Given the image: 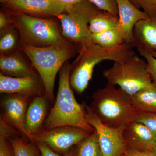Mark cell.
<instances>
[{"mask_svg": "<svg viewBox=\"0 0 156 156\" xmlns=\"http://www.w3.org/2000/svg\"><path fill=\"white\" fill-rule=\"evenodd\" d=\"M1 73L8 76L24 77L39 75L25 53L21 50L0 55Z\"/></svg>", "mask_w": 156, "mask_h": 156, "instance_id": "cell-16", "label": "cell"}, {"mask_svg": "<svg viewBox=\"0 0 156 156\" xmlns=\"http://www.w3.org/2000/svg\"><path fill=\"white\" fill-rule=\"evenodd\" d=\"M131 45L124 42L112 48H104L94 44L91 48H81L76 58L71 64L69 83L73 91L81 95L92 79L95 66L104 60L123 62L136 54Z\"/></svg>", "mask_w": 156, "mask_h": 156, "instance_id": "cell-3", "label": "cell"}, {"mask_svg": "<svg viewBox=\"0 0 156 156\" xmlns=\"http://www.w3.org/2000/svg\"><path fill=\"white\" fill-rule=\"evenodd\" d=\"M128 156L127 155V154H126V152H125V153H124L122 154V155H121V156Z\"/></svg>", "mask_w": 156, "mask_h": 156, "instance_id": "cell-36", "label": "cell"}, {"mask_svg": "<svg viewBox=\"0 0 156 156\" xmlns=\"http://www.w3.org/2000/svg\"><path fill=\"white\" fill-rule=\"evenodd\" d=\"M71 69V64L67 61L59 70V85L56 100L45 120L44 129L73 126L92 133L94 128L85 118L86 104L78 103L70 85Z\"/></svg>", "mask_w": 156, "mask_h": 156, "instance_id": "cell-1", "label": "cell"}, {"mask_svg": "<svg viewBox=\"0 0 156 156\" xmlns=\"http://www.w3.org/2000/svg\"><path fill=\"white\" fill-rule=\"evenodd\" d=\"M119 11L117 29L123 37L124 42L133 47V30L137 23L147 19L149 16L142 10L137 9L130 0H116Z\"/></svg>", "mask_w": 156, "mask_h": 156, "instance_id": "cell-13", "label": "cell"}, {"mask_svg": "<svg viewBox=\"0 0 156 156\" xmlns=\"http://www.w3.org/2000/svg\"><path fill=\"white\" fill-rule=\"evenodd\" d=\"M9 1L10 0H0V2H1V3H2V5H5V4L8 3Z\"/></svg>", "mask_w": 156, "mask_h": 156, "instance_id": "cell-34", "label": "cell"}, {"mask_svg": "<svg viewBox=\"0 0 156 156\" xmlns=\"http://www.w3.org/2000/svg\"><path fill=\"white\" fill-rule=\"evenodd\" d=\"M150 53L154 58H156V51H153V52H151Z\"/></svg>", "mask_w": 156, "mask_h": 156, "instance_id": "cell-35", "label": "cell"}, {"mask_svg": "<svg viewBox=\"0 0 156 156\" xmlns=\"http://www.w3.org/2000/svg\"><path fill=\"white\" fill-rule=\"evenodd\" d=\"M101 10L88 0L66 6L63 13L57 17L65 39L74 43L81 48H89L94 44L89 30L92 17Z\"/></svg>", "mask_w": 156, "mask_h": 156, "instance_id": "cell-6", "label": "cell"}, {"mask_svg": "<svg viewBox=\"0 0 156 156\" xmlns=\"http://www.w3.org/2000/svg\"><path fill=\"white\" fill-rule=\"evenodd\" d=\"M74 156H103L96 131L74 147Z\"/></svg>", "mask_w": 156, "mask_h": 156, "instance_id": "cell-22", "label": "cell"}, {"mask_svg": "<svg viewBox=\"0 0 156 156\" xmlns=\"http://www.w3.org/2000/svg\"><path fill=\"white\" fill-rule=\"evenodd\" d=\"M36 144L38 147L41 156H74V147H73L71 150L65 155H60L52 151L43 143H37Z\"/></svg>", "mask_w": 156, "mask_h": 156, "instance_id": "cell-29", "label": "cell"}, {"mask_svg": "<svg viewBox=\"0 0 156 156\" xmlns=\"http://www.w3.org/2000/svg\"><path fill=\"white\" fill-rule=\"evenodd\" d=\"M85 118L97 132L103 156H120L126 151L127 147L122 136L124 128L115 129L105 126L87 105Z\"/></svg>", "mask_w": 156, "mask_h": 156, "instance_id": "cell-9", "label": "cell"}, {"mask_svg": "<svg viewBox=\"0 0 156 156\" xmlns=\"http://www.w3.org/2000/svg\"><path fill=\"white\" fill-rule=\"evenodd\" d=\"M152 151V152L156 156V140Z\"/></svg>", "mask_w": 156, "mask_h": 156, "instance_id": "cell-33", "label": "cell"}, {"mask_svg": "<svg viewBox=\"0 0 156 156\" xmlns=\"http://www.w3.org/2000/svg\"><path fill=\"white\" fill-rule=\"evenodd\" d=\"M128 156H156L151 151H140L131 149H127L126 151Z\"/></svg>", "mask_w": 156, "mask_h": 156, "instance_id": "cell-31", "label": "cell"}, {"mask_svg": "<svg viewBox=\"0 0 156 156\" xmlns=\"http://www.w3.org/2000/svg\"><path fill=\"white\" fill-rule=\"evenodd\" d=\"M92 40L95 44L104 48H112L124 43L122 34L117 28L92 34Z\"/></svg>", "mask_w": 156, "mask_h": 156, "instance_id": "cell-23", "label": "cell"}, {"mask_svg": "<svg viewBox=\"0 0 156 156\" xmlns=\"http://www.w3.org/2000/svg\"><path fill=\"white\" fill-rule=\"evenodd\" d=\"M20 39L13 24L0 30V55H7L20 50Z\"/></svg>", "mask_w": 156, "mask_h": 156, "instance_id": "cell-19", "label": "cell"}, {"mask_svg": "<svg viewBox=\"0 0 156 156\" xmlns=\"http://www.w3.org/2000/svg\"><path fill=\"white\" fill-rule=\"evenodd\" d=\"M0 156H14L10 141L5 136L0 135Z\"/></svg>", "mask_w": 156, "mask_h": 156, "instance_id": "cell-30", "label": "cell"}, {"mask_svg": "<svg viewBox=\"0 0 156 156\" xmlns=\"http://www.w3.org/2000/svg\"><path fill=\"white\" fill-rule=\"evenodd\" d=\"M32 98L20 94H7L1 101V119L26 137L24 123Z\"/></svg>", "mask_w": 156, "mask_h": 156, "instance_id": "cell-10", "label": "cell"}, {"mask_svg": "<svg viewBox=\"0 0 156 156\" xmlns=\"http://www.w3.org/2000/svg\"><path fill=\"white\" fill-rule=\"evenodd\" d=\"M91 134L77 127L59 126L44 129L37 136L35 144L43 143L56 153L63 156Z\"/></svg>", "mask_w": 156, "mask_h": 156, "instance_id": "cell-8", "label": "cell"}, {"mask_svg": "<svg viewBox=\"0 0 156 156\" xmlns=\"http://www.w3.org/2000/svg\"><path fill=\"white\" fill-rule=\"evenodd\" d=\"M19 132L8 137L13 149L14 156H40L41 151L36 144L28 142L20 136Z\"/></svg>", "mask_w": 156, "mask_h": 156, "instance_id": "cell-21", "label": "cell"}, {"mask_svg": "<svg viewBox=\"0 0 156 156\" xmlns=\"http://www.w3.org/2000/svg\"><path fill=\"white\" fill-rule=\"evenodd\" d=\"M56 1L62 5L66 7V6L76 5L78 3L83 2L84 0H56Z\"/></svg>", "mask_w": 156, "mask_h": 156, "instance_id": "cell-32", "label": "cell"}, {"mask_svg": "<svg viewBox=\"0 0 156 156\" xmlns=\"http://www.w3.org/2000/svg\"><path fill=\"white\" fill-rule=\"evenodd\" d=\"M140 55L146 60L148 71L153 81L156 83V58L150 53L141 49H137Z\"/></svg>", "mask_w": 156, "mask_h": 156, "instance_id": "cell-27", "label": "cell"}, {"mask_svg": "<svg viewBox=\"0 0 156 156\" xmlns=\"http://www.w3.org/2000/svg\"></svg>", "mask_w": 156, "mask_h": 156, "instance_id": "cell-37", "label": "cell"}, {"mask_svg": "<svg viewBox=\"0 0 156 156\" xmlns=\"http://www.w3.org/2000/svg\"><path fill=\"white\" fill-rule=\"evenodd\" d=\"M134 121L143 124L156 136V112H140Z\"/></svg>", "mask_w": 156, "mask_h": 156, "instance_id": "cell-24", "label": "cell"}, {"mask_svg": "<svg viewBox=\"0 0 156 156\" xmlns=\"http://www.w3.org/2000/svg\"><path fill=\"white\" fill-rule=\"evenodd\" d=\"M137 9H141L149 16L156 14V0H130Z\"/></svg>", "mask_w": 156, "mask_h": 156, "instance_id": "cell-26", "label": "cell"}, {"mask_svg": "<svg viewBox=\"0 0 156 156\" xmlns=\"http://www.w3.org/2000/svg\"><path fill=\"white\" fill-rule=\"evenodd\" d=\"M131 97L134 106L140 112H156V83L153 81L131 95Z\"/></svg>", "mask_w": 156, "mask_h": 156, "instance_id": "cell-18", "label": "cell"}, {"mask_svg": "<svg viewBox=\"0 0 156 156\" xmlns=\"http://www.w3.org/2000/svg\"><path fill=\"white\" fill-rule=\"evenodd\" d=\"M78 46L66 40L59 44L44 48L20 45V50L29 58L44 82L46 95L51 102L54 100L56 74L63 65L75 56Z\"/></svg>", "mask_w": 156, "mask_h": 156, "instance_id": "cell-4", "label": "cell"}, {"mask_svg": "<svg viewBox=\"0 0 156 156\" xmlns=\"http://www.w3.org/2000/svg\"><path fill=\"white\" fill-rule=\"evenodd\" d=\"M90 107L98 119L110 128H122L135 121L140 112L131 95L121 88L108 83L92 94Z\"/></svg>", "mask_w": 156, "mask_h": 156, "instance_id": "cell-2", "label": "cell"}, {"mask_svg": "<svg viewBox=\"0 0 156 156\" xmlns=\"http://www.w3.org/2000/svg\"><path fill=\"white\" fill-rule=\"evenodd\" d=\"M3 7L14 11L41 18H57L66 7L56 0H10Z\"/></svg>", "mask_w": 156, "mask_h": 156, "instance_id": "cell-11", "label": "cell"}, {"mask_svg": "<svg viewBox=\"0 0 156 156\" xmlns=\"http://www.w3.org/2000/svg\"><path fill=\"white\" fill-rule=\"evenodd\" d=\"M133 47L148 52L156 51V14L137 23L133 30Z\"/></svg>", "mask_w": 156, "mask_h": 156, "instance_id": "cell-17", "label": "cell"}, {"mask_svg": "<svg viewBox=\"0 0 156 156\" xmlns=\"http://www.w3.org/2000/svg\"><path fill=\"white\" fill-rule=\"evenodd\" d=\"M103 75L108 83L119 86L130 95L153 82L146 60L136 54L126 61L115 62L112 67L103 71Z\"/></svg>", "mask_w": 156, "mask_h": 156, "instance_id": "cell-7", "label": "cell"}, {"mask_svg": "<svg viewBox=\"0 0 156 156\" xmlns=\"http://www.w3.org/2000/svg\"><path fill=\"white\" fill-rule=\"evenodd\" d=\"M122 136L127 149L145 151H152L156 136L143 124L135 121L125 126Z\"/></svg>", "mask_w": 156, "mask_h": 156, "instance_id": "cell-15", "label": "cell"}, {"mask_svg": "<svg viewBox=\"0 0 156 156\" xmlns=\"http://www.w3.org/2000/svg\"><path fill=\"white\" fill-rule=\"evenodd\" d=\"M12 24L11 12L10 9L2 7L0 11V30Z\"/></svg>", "mask_w": 156, "mask_h": 156, "instance_id": "cell-28", "label": "cell"}, {"mask_svg": "<svg viewBox=\"0 0 156 156\" xmlns=\"http://www.w3.org/2000/svg\"><path fill=\"white\" fill-rule=\"evenodd\" d=\"M48 100L46 95L33 98L27 111L24 123L26 137L35 144V139L44 129L48 114Z\"/></svg>", "mask_w": 156, "mask_h": 156, "instance_id": "cell-14", "label": "cell"}, {"mask_svg": "<svg viewBox=\"0 0 156 156\" xmlns=\"http://www.w3.org/2000/svg\"><path fill=\"white\" fill-rule=\"evenodd\" d=\"M0 92L22 94L33 98L46 95V89L40 75L14 77L0 73Z\"/></svg>", "mask_w": 156, "mask_h": 156, "instance_id": "cell-12", "label": "cell"}, {"mask_svg": "<svg viewBox=\"0 0 156 156\" xmlns=\"http://www.w3.org/2000/svg\"><path fill=\"white\" fill-rule=\"evenodd\" d=\"M11 11L12 24L19 34L21 44L44 48L66 40L62 36L60 22L56 17L41 18Z\"/></svg>", "mask_w": 156, "mask_h": 156, "instance_id": "cell-5", "label": "cell"}, {"mask_svg": "<svg viewBox=\"0 0 156 156\" xmlns=\"http://www.w3.org/2000/svg\"><path fill=\"white\" fill-rule=\"evenodd\" d=\"M119 17L109 12L100 11L92 17L89 23L91 33L95 34L116 28Z\"/></svg>", "mask_w": 156, "mask_h": 156, "instance_id": "cell-20", "label": "cell"}, {"mask_svg": "<svg viewBox=\"0 0 156 156\" xmlns=\"http://www.w3.org/2000/svg\"><path fill=\"white\" fill-rule=\"evenodd\" d=\"M101 11L119 16L118 5L116 0H88ZM119 17V16H118Z\"/></svg>", "mask_w": 156, "mask_h": 156, "instance_id": "cell-25", "label": "cell"}]
</instances>
